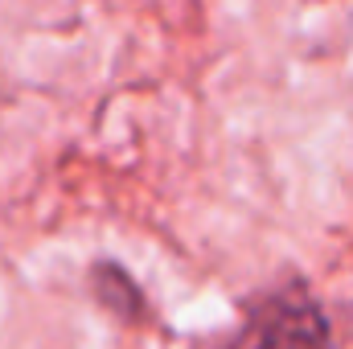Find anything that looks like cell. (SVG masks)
Segmentation results:
<instances>
[{
	"label": "cell",
	"mask_w": 353,
	"mask_h": 349,
	"mask_svg": "<svg viewBox=\"0 0 353 349\" xmlns=\"http://www.w3.org/2000/svg\"><path fill=\"white\" fill-rule=\"evenodd\" d=\"M218 349H329V321L308 292H271L251 304L243 325Z\"/></svg>",
	"instance_id": "cell-1"
}]
</instances>
